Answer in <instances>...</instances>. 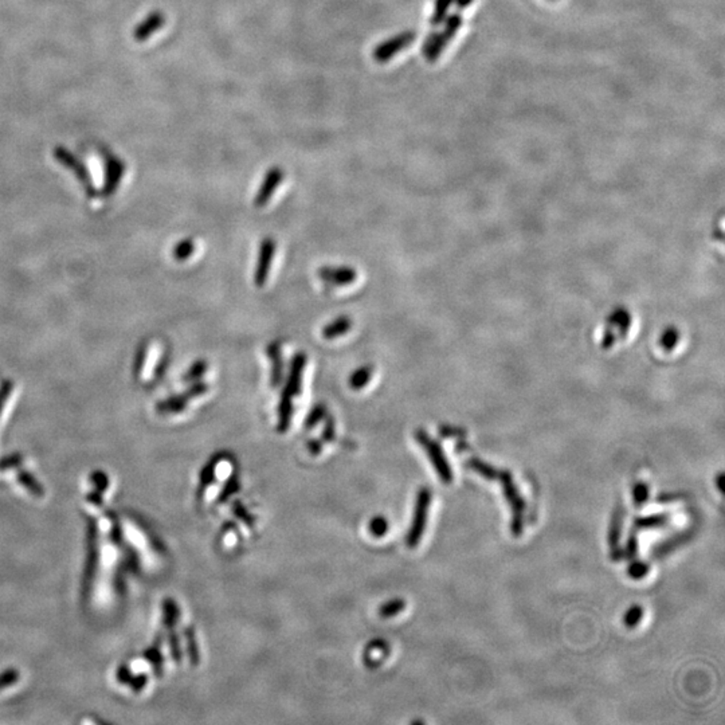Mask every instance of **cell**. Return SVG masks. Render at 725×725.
Returning <instances> with one entry per match:
<instances>
[{
	"label": "cell",
	"instance_id": "obj_27",
	"mask_svg": "<svg viewBox=\"0 0 725 725\" xmlns=\"http://www.w3.org/2000/svg\"><path fill=\"white\" fill-rule=\"evenodd\" d=\"M642 617H643V609L640 607V604H634L624 613L623 623L629 629H636L640 624Z\"/></svg>",
	"mask_w": 725,
	"mask_h": 725
},
{
	"label": "cell",
	"instance_id": "obj_24",
	"mask_svg": "<svg viewBox=\"0 0 725 725\" xmlns=\"http://www.w3.org/2000/svg\"><path fill=\"white\" fill-rule=\"evenodd\" d=\"M207 368H209V364H207L206 360H203V359L196 360V362H193L191 367H190V369L186 372L183 381H184L186 383H192V382L200 381V378L206 374Z\"/></svg>",
	"mask_w": 725,
	"mask_h": 725
},
{
	"label": "cell",
	"instance_id": "obj_32",
	"mask_svg": "<svg viewBox=\"0 0 725 725\" xmlns=\"http://www.w3.org/2000/svg\"><path fill=\"white\" fill-rule=\"evenodd\" d=\"M233 512L235 516L242 520L247 527H253L254 525V516H252L250 513L247 512V509L245 508L243 504H241L239 501H234L233 503Z\"/></svg>",
	"mask_w": 725,
	"mask_h": 725
},
{
	"label": "cell",
	"instance_id": "obj_18",
	"mask_svg": "<svg viewBox=\"0 0 725 725\" xmlns=\"http://www.w3.org/2000/svg\"><path fill=\"white\" fill-rule=\"evenodd\" d=\"M405 609V602L401 597H396V599H391L388 602L383 603L381 607H379V615L384 619L392 618V617H396L398 614H401Z\"/></svg>",
	"mask_w": 725,
	"mask_h": 725
},
{
	"label": "cell",
	"instance_id": "obj_9",
	"mask_svg": "<svg viewBox=\"0 0 725 725\" xmlns=\"http://www.w3.org/2000/svg\"><path fill=\"white\" fill-rule=\"evenodd\" d=\"M317 274L325 283L333 286H348L358 278V272L351 266H322Z\"/></svg>",
	"mask_w": 725,
	"mask_h": 725
},
{
	"label": "cell",
	"instance_id": "obj_34",
	"mask_svg": "<svg viewBox=\"0 0 725 725\" xmlns=\"http://www.w3.org/2000/svg\"><path fill=\"white\" fill-rule=\"evenodd\" d=\"M335 435H336V426H335V419L328 415L325 418V425H324V430H322V441L324 442H332L335 439Z\"/></svg>",
	"mask_w": 725,
	"mask_h": 725
},
{
	"label": "cell",
	"instance_id": "obj_36",
	"mask_svg": "<svg viewBox=\"0 0 725 725\" xmlns=\"http://www.w3.org/2000/svg\"><path fill=\"white\" fill-rule=\"evenodd\" d=\"M170 646H171L173 660L176 662L182 661V650H180V642H179L177 634H175V633L170 634Z\"/></svg>",
	"mask_w": 725,
	"mask_h": 725
},
{
	"label": "cell",
	"instance_id": "obj_23",
	"mask_svg": "<svg viewBox=\"0 0 725 725\" xmlns=\"http://www.w3.org/2000/svg\"><path fill=\"white\" fill-rule=\"evenodd\" d=\"M239 488H241V482H239V480H238V475H236V474H232V475L229 477V480L225 482V485H223V488H222L220 493L218 494V503H219V504L226 503L232 496H234L236 491H239Z\"/></svg>",
	"mask_w": 725,
	"mask_h": 725
},
{
	"label": "cell",
	"instance_id": "obj_1",
	"mask_svg": "<svg viewBox=\"0 0 725 725\" xmlns=\"http://www.w3.org/2000/svg\"><path fill=\"white\" fill-rule=\"evenodd\" d=\"M503 485L504 497L512 509V523L511 532L514 537H520L524 531V513H525V501L513 481L512 473L508 470H501L498 480Z\"/></svg>",
	"mask_w": 725,
	"mask_h": 725
},
{
	"label": "cell",
	"instance_id": "obj_2",
	"mask_svg": "<svg viewBox=\"0 0 725 725\" xmlns=\"http://www.w3.org/2000/svg\"><path fill=\"white\" fill-rule=\"evenodd\" d=\"M431 498H433V496L428 488H421L417 494L412 521H411L408 534L405 537V543H407L408 548H417L423 537L425 530H426Z\"/></svg>",
	"mask_w": 725,
	"mask_h": 725
},
{
	"label": "cell",
	"instance_id": "obj_25",
	"mask_svg": "<svg viewBox=\"0 0 725 725\" xmlns=\"http://www.w3.org/2000/svg\"><path fill=\"white\" fill-rule=\"evenodd\" d=\"M453 1L454 0H435L434 12H433V17H431V24L433 26H438V24H441L442 21H445L448 8H450Z\"/></svg>",
	"mask_w": 725,
	"mask_h": 725
},
{
	"label": "cell",
	"instance_id": "obj_15",
	"mask_svg": "<svg viewBox=\"0 0 725 725\" xmlns=\"http://www.w3.org/2000/svg\"><path fill=\"white\" fill-rule=\"evenodd\" d=\"M372 376H374V367L369 364H364L351 374V376L348 378V384L353 391H359L371 382Z\"/></svg>",
	"mask_w": 725,
	"mask_h": 725
},
{
	"label": "cell",
	"instance_id": "obj_35",
	"mask_svg": "<svg viewBox=\"0 0 725 725\" xmlns=\"http://www.w3.org/2000/svg\"><path fill=\"white\" fill-rule=\"evenodd\" d=\"M207 391H209V385L207 384L204 383V382H200V381H196V382H192L190 388L186 391V395H187L189 399H193V398L204 395Z\"/></svg>",
	"mask_w": 725,
	"mask_h": 725
},
{
	"label": "cell",
	"instance_id": "obj_8",
	"mask_svg": "<svg viewBox=\"0 0 725 725\" xmlns=\"http://www.w3.org/2000/svg\"><path fill=\"white\" fill-rule=\"evenodd\" d=\"M282 180H283V171L278 166L272 167L269 171L266 172L259 184V189L256 191L254 206L258 209L265 207L270 202L274 192L277 191L278 186L282 183Z\"/></svg>",
	"mask_w": 725,
	"mask_h": 725
},
{
	"label": "cell",
	"instance_id": "obj_5",
	"mask_svg": "<svg viewBox=\"0 0 725 725\" xmlns=\"http://www.w3.org/2000/svg\"><path fill=\"white\" fill-rule=\"evenodd\" d=\"M415 40L417 34L414 31H403L384 42L379 43L374 49L372 57L378 64H387L388 61H391V58H394L398 53L405 50V47H408Z\"/></svg>",
	"mask_w": 725,
	"mask_h": 725
},
{
	"label": "cell",
	"instance_id": "obj_3",
	"mask_svg": "<svg viewBox=\"0 0 725 725\" xmlns=\"http://www.w3.org/2000/svg\"><path fill=\"white\" fill-rule=\"evenodd\" d=\"M445 28L442 33L430 34L426 42L423 43V54L426 55L428 62H435L442 54L444 49L454 38L458 30L462 26V17L460 14H453L445 18Z\"/></svg>",
	"mask_w": 725,
	"mask_h": 725
},
{
	"label": "cell",
	"instance_id": "obj_14",
	"mask_svg": "<svg viewBox=\"0 0 725 725\" xmlns=\"http://www.w3.org/2000/svg\"><path fill=\"white\" fill-rule=\"evenodd\" d=\"M293 399L290 396H286L281 394L279 403H278V425L277 430L279 433H286L292 423L293 417Z\"/></svg>",
	"mask_w": 725,
	"mask_h": 725
},
{
	"label": "cell",
	"instance_id": "obj_29",
	"mask_svg": "<svg viewBox=\"0 0 725 725\" xmlns=\"http://www.w3.org/2000/svg\"><path fill=\"white\" fill-rule=\"evenodd\" d=\"M195 252V245H193V241L192 239H184L182 242H179L175 249H173V256L179 261H184L187 258L193 254Z\"/></svg>",
	"mask_w": 725,
	"mask_h": 725
},
{
	"label": "cell",
	"instance_id": "obj_17",
	"mask_svg": "<svg viewBox=\"0 0 725 725\" xmlns=\"http://www.w3.org/2000/svg\"><path fill=\"white\" fill-rule=\"evenodd\" d=\"M669 524V516L662 513V514H652V516H647V517H640V518H636L634 521V528L636 531H640V530H650V528H662V527H666Z\"/></svg>",
	"mask_w": 725,
	"mask_h": 725
},
{
	"label": "cell",
	"instance_id": "obj_21",
	"mask_svg": "<svg viewBox=\"0 0 725 725\" xmlns=\"http://www.w3.org/2000/svg\"><path fill=\"white\" fill-rule=\"evenodd\" d=\"M469 468L474 471H477L480 475H482L485 480L488 481H496L498 480V475H500V471L494 469L493 466H489L488 464L477 460V458H471L469 461Z\"/></svg>",
	"mask_w": 725,
	"mask_h": 725
},
{
	"label": "cell",
	"instance_id": "obj_19",
	"mask_svg": "<svg viewBox=\"0 0 725 725\" xmlns=\"http://www.w3.org/2000/svg\"><path fill=\"white\" fill-rule=\"evenodd\" d=\"M184 638H186V645H187L189 660L191 662L192 666H198L200 662V653H199V646H198L196 637H195V631L192 627H186Z\"/></svg>",
	"mask_w": 725,
	"mask_h": 725
},
{
	"label": "cell",
	"instance_id": "obj_13",
	"mask_svg": "<svg viewBox=\"0 0 725 725\" xmlns=\"http://www.w3.org/2000/svg\"><path fill=\"white\" fill-rule=\"evenodd\" d=\"M352 319L347 315H342L339 317H336L335 320L328 322L326 325H324L322 331H321V335L324 339L326 340H335L340 336H344L345 333H348L352 328Z\"/></svg>",
	"mask_w": 725,
	"mask_h": 725
},
{
	"label": "cell",
	"instance_id": "obj_26",
	"mask_svg": "<svg viewBox=\"0 0 725 725\" xmlns=\"http://www.w3.org/2000/svg\"><path fill=\"white\" fill-rule=\"evenodd\" d=\"M368 531L369 534H372L374 537L376 539H381L388 532V521L387 518L383 516H375L369 524H368Z\"/></svg>",
	"mask_w": 725,
	"mask_h": 725
},
{
	"label": "cell",
	"instance_id": "obj_7",
	"mask_svg": "<svg viewBox=\"0 0 725 725\" xmlns=\"http://www.w3.org/2000/svg\"><path fill=\"white\" fill-rule=\"evenodd\" d=\"M306 362H308V358H306V355L304 352H297L292 358L290 368H289V372H288V378L285 381V387H283L281 394H283L286 396H290L292 399L299 396V392H301V387H302V375H304V369H305Z\"/></svg>",
	"mask_w": 725,
	"mask_h": 725
},
{
	"label": "cell",
	"instance_id": "obj_28",
	"mask_svg": "<svg viewBox=\"0 0 725 725\" xmlns=\"http://www.w3.org/2000/svg\"><path fill=\"white\" fill-rule=\"evenodd\" d=\"M650 571V566L645 561H640V560H631V563L629 564L627 567V575L630 576L631 579L634 580H640L643 579L645 576L649 574Z\"/></svg>",
	"mask_w": 725,
	"mask_h": 725
},
{
	"label": "cell",
	"instance_id": "obj_33",
	"mask_svg": "<svg viewBox=\"0 0 725 725\" xmlns=\"http://www.w3.org/2000/svg\"><path fill=\"white\" fill-rule=\"evenodd\" d=\"M637 554H638V539H637V531H636V530H631V532H630L629 537H627L624 556H626L629 560H633V559H636Z\"/></svg>",
	"mask_w": 725,
	"mask_h": 725
},
{
	"label": "cell",
	"instance_id": "obj_4",
	"mask_svg": "<svg viewBox=\"0 0 725 725\" xmlns=\"http://www.w3.org/2000/svg\"><path fill=\"white\" fill-rule=\"evenodd\" d=\"M415 438H417L418 444L426 451L428 460L433 464L435 471L438 473L441 481L446 485L451 484L453 482V470L450 468V464L446 460V455L441 448V445L438 442H435L434 439H431L426 431H423V430H418L415 433Z\"/></svg>",
	"mask_w": 725,
	"mask_h": 725
},
{
	"label": "cell",
	"instance_id": "obj_39",
	"mask_svg": "<svg viewBox=\"0 0 725 725\" xmlns=\"http://www.w3.org/2000/svg\"><path fill=\"white\" fill-rule=\"evenodd\" d=\"M723 480H724V478H723V474H719V477H717V480H716V484H717V489L720 491H724Z\"/></svg>",
	"mask_w": 725,
	"mask_h": 725
},
{
	"label": "cell",
	"instance_id": "obj_38",
	"mask_svg": "<svg viewBox=\"0 0 725 725\" xmlns=\"http://www.w3.org/2000/svg\"><path fill=\"white\" fill-rule=\"evenodd\" d=\"M471 1H473V0H455V3H457V7H458V8H461V10H464V8L469 7L470 4H471Z\"/></svg>",
	"mask_w": 725,
	"mask_h": 725
},
{
	"label": "cell",
	"instance_id": "obj_10",
	"mask_svg": "<svg viewBox=\"0 0 725 725\" xmlns=\"http://www.w3.org/2000/svg\"><path fill=\"white\" fill-rule=\"evenodd\" d=\"M623 516H624V509L622 505L617 507L614 516H613V520H611V525H610V532H609V544H610V554H611V559L614 561H620L624 554H623V550L620 547V536H622V527H623Z\"/></svg>",
	"mask_w": 725,
	"mask_h": 725
},
{
	"label": "cell",
	"instance_id": "obj_16",
	"mask_svg": "<svg viewBox=\"0 0 725 725\" xmlns=\"http://www.w3.org/2000/svg\"><path fill=\"white\" fill-rule=\"evenodd\" d=\"M225 460L223 454H216L206 464V466L200 471V488L204 491L207 487L213 485L216 477V468L218 465Z\"/></svg>",
	"mask_w": 725,
	"mask_h": 725
},
{
	"label": "cell",
	"instance_id": "obj_20",
	"mask_svg": "<svg viewBox=\"0 0 725 725\" xmlns=\"http://www.w3.org/2000/svg\"><path fill=\"white\" fill-rule=\"evenodd\" d=\"M190 399L187 398V395H177V396H171L170 399L161 402L159 405V410L161 412H180L183 411L186 407H187V402Z\"/></svg>",
	"mask_w": 725,
	"mask_h": 725
},
{
	"label": "cell",
	"instance_id": "obj_6",
	"mask_svg": "<svg viewBox=\"0 0 725 725\" xmlns=\"http://www.w3.org/2000/svg\"><path fill=\"white\" fill-rule=\"evenodd\" d=\"M277 243L273 238L266 236L262 239L258 250V258H256V272H254V283L258 288H263L272 268L273 258L276 256Z\"/></svg>",
	"mask_w": 725,
	"mask_h": 725
},
{
	"label": "cell",
	"instance_id": "obj_37",
	"mask_svg": "<svg viewBox=\"0 0 725 725\" xmlns=\"http://www.w3.org/2000/svg\"><path fill=\"white\" fill-rule=\"evenodd\" d=\"M306 448H308V451H309L311 454L317 455V454H320L321 450H322V442L319 441V439H312V441L308 442Z\"/></svg>",
	"mask_w": 725,
	"mask_h": 725
},
{
	"label": "cell",
	"instance_id": "obj_30",
	"mask_svg": "<svg viewBox=\"0 0 725 725\" xmlns=\"http://www.w3.org/2000/svg\"><path fill=\"white\" fill-rule=\"evenodd\" d=\"M649 501V487L645 482H637L633 488V503L637 508L643 507Z\"/></svg>",
	"mask_w": 725,
	"mask_h": 725
},
{
	"label": "cell",
	"instance_id": "obj_22",
	"mask_svg": "<svg viewBox=\"0 0 725 725\" xmlns=\"http://www.w3.org/2000/svg\"><path fill=\"white\" fill-rule=\"evenodd\" d=\"M326 412H328V408L324 403H317V405H313L312 410L309 411L308 417L305 418V422H304L305 428H313V427L317 426L321 421L326 417Z\"/></svg>",
	"mask_w": 725,
	"mask_h": 725
},
{
	"label": "cell",
	"instance_id": "obj_31",
	"mask_svg": "<svg viewBox=\"0 0 725 725\" xmlns=\"http://www.w3.org/2000/svg\"><path fill=\"white\" fill-rule=\"evenodd\" d=\"M163 610H164V622H166V624L168 627H172L176 623V620L179 619V610H177L175 602L171 600V599H167L164 602V609Z\"/></svg>",
	"mask_w": 725,
	"mask_h": 725
},
{
	"label": "cell",
	"instance_id": "obj_12",
	"mask_svg": "<svg viewBox=\"0 0 725 725\" xmlns=\"http://www.w3.org/2000/svg\"><path fill=\"white\" fill-rule=\"evenodd\" d=\"M266 353L270 359V385L277 388L283 381V359H282V347L281 342H270L266 348Z\"/></svg>",
	"mask_w": 725,
	"mask_h": 725
},
{
	"label": "cell",
	"instance_id": "obj_11",
	"mask_svg": "<svg viewBox=\"0 0 725 725\" xmlns=\"http://www.w3.org/2000/svg\"><path fill=\"white\" fill-rule=\"evenodd\" d=\"M164 23H166L164 14L160 12V11H153L136 27V30L133 33V37L136 38V41L144 42V41L150 40L155 33L161 30Z\"/></svg>",
	"mask_w": 725,
	"mask_h": 725
}]
</instances>
